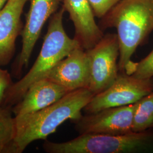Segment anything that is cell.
<instances>
[{
  "mask_svg": "<svg viewBox=\"0 0 153 153\" xmlns=\"http://www.w3.org/2000/svg\"><path fill=\"white\" fill-rule=\"evenodd\" d=\"M94 95L88 88L69 92L53 104L33 114L14 117L16 134L14 140L18 153L32 142L45 140L65 121L76 120Z\"/></svg>",
  "mask_w": 153,
  "mask_h": 153,
  "instance_id": "1",
  "label": "cell"
},
{
  "mask_svg": "<svg viewBox=\"0 0 153 153\" xmlns=\"http://www.w3.org/2000/svg\"><path fill=\"white\" fill-rule=\"evenodd\" d=\"M102 30L115 28L119 72H125L136 50L153 31V0H120L102 19Z\"/></svg>",
  "mask_w": 153,
  "mask_h": 153,
  "instance_id": "2",
  "label": "cell"
},
{
  "mask_svg": "<svg viewBox=\"0 0 153 153\" xmlns=\"http://www.w3.org/2000/svg\"><path fill=\"white\" fill-rule=\"evenodd\" d=\"M65 12L61 6L50 18L42 49L32 68L6 91L4 101L9 106L19 102L33 83L45 78L60 61L76 48L81 47L76 39L71 38L66 33L63 25Z\"/></svg>",
  "mask_w": 153,
  "mask_h": 153,
  "instance_id": "3",
  "label": "cell"
},
{
  "mask_svg": "<svg viewBox=\"0 0 153 153\" xmlns=\"http://www.w3.org/2000/svg\"><path fill=\"white\" fill-rule=\"evenodd\" d=\"M49 153H140L153 152V130L119 135L85 134L66 142L46 141Z\"/></svg>",
  "mask_w": 153,
  "mask_h": 153,
  "instance_id": "4",
  "label": "cell"
},
{
  "mask_svg": "<svg viewBox=\"0 0 153 153\" xmlns=\"http://www.w3.org/2000/svg\"><path fill=\"white\" fill-rule=\"evenodd\" d=\"M153 91V77L140 79L126 72H119L115 82L95 95L83 111L88 114L107 108L134 104Z\"/></svg>",
  "mask_w": 153,
  "mask_h": 153,
  "instance_id": "5",
  "label": "cell"
},
{
  "mask_svg": "<svg viewBox=\"0 0 153 153\" xmlns=\"http://www.w3.org/2000/svg\"><path fill=\"white\" fill-rule=\"evenodd\" d=\"M90 66L89 90L95 95L115 82L119 74L120 48L116 33L104 35L98 43L86 50Z\"/></svg>",
  "mask_w": 153,
  "mask_h": 153,
  "instance_id": "6",
  "label": "cell"
},
{
  "mask_svg": "<svg viewBox=\"0 0 153 153\" xmlns=\"http://www.w3.org/2000/svg\"><path fill=\"white\" fill-rule=\"evenodd\" d=\"M136 103L111 107L88 114L72 121L79 134H125L133 132Z\"/></svg>",
  "mask_w": 153,
  "mask_h": 153,
  "instance_id": "7",
  "label": "cell"
},
{
  "mask_svg": "<svg viewBox=\"0 0 153 153\" xmlns=\"http://www.w3.org/2000/svg\"><path fill=\"white\" fill-rule=\"evenodd\" d=\"M62 0H30V7L21 33L22 49L16 60L15 71L19 74L27 67L35 45L44 24L59 9Z\"/></svg>",
  "mask_w": 153,
  "mask_h": 153,
  "instance_id": "8",
  "label": "cell"
},
{
  "mask_svg": "<svg viewBox=\"0 0 153 153\" xmlns=\"http://www.w3.org/2000/svg\"><path fill=\"white\" fill-rule=\"evenodd\" d=\"M45 78L69 91L88 88L90 82V66L86 51L81 47L76 48L55 66Z\"/></svg>",
  "mask_w": 153,
  "mask_h": 153,
  "instance_id": "9",
  "label": "cell"
},
{
  "mask_svg": "<svg viewBox=\"0 0 153 153\" xmlns=\"http://www.w3.org/2000/svg\"><path fill=\"white\" fill-rule=\"evenodd\" d=\"M62 3L74 26V38L85 51L91 48L104 34L96 23L88 1L62 0Z\"/></svg>",
  "mask_w": 153,
  "mask_h": 153,
  "instance_id": "10",
  "label": "cell"
},
{
  "mask_svg": "<svg viewBox=\"0 0 153 153\" xmlns=\"http://www.w3.org/2000/svg\"><path fill=\"white\" fill-rule=\"evenodd\" d=\"M28 0H7L0 10V66L11 60L16 48V41L22 31V16Z\"/></svg>",
  "mask_w": 153,
  "mask_h": 153,
  "instance_id": "11",
  "label": "cell"
},
{
  "mask_svg": "<svg viewBox=\"0 0 153 153\" xmlns=\"http://www.w3.org/2000/svg\"><path fill=\"white\" fill-rule=\"evenodd\" d=\"M69 91L65 88L43 78L33 83L21 100L13 108L15 117L38 112L62 98Z\"/></svg>",
  "mask_w": 153,
  "mask_h": 153,
  "instance_id": "12",
  "label": "cell"
},
{
  "mask_svg": "<svg viewBox=\"0 0 153 153\" xmlns=\"http://www.w3.org/2000/svg\"><path fill=\"white\" fill-rule=\"evenodd\" d=\"M153 128V91L136 103L132 131H145Z\"/></svg>",
  "mask_w": 153,
  "mask_h": 153,
  "instance_id": "13",
  "label": "cell"
},
{
  "mask_svg": "<svg viewBox=\"0 0 153 153\" xmlns=\"http://www.w3.org/2000/svg\"><path fill=\"white\" fill-rule=\"evenodd\" d=\"M16 134L15 117L8 108L0 106V145H8L14 141Z\"/></svg>",
  "mask_w": 153,
  "mask_h": 153,
  "instance_id": "14",
  "label": "cell"
},
{
  "mask_svg": "<svg viewBox=\"0 0 153 153\" xmlns=\"http://www.w3.org/2000/svg\"><path fill=\"white\" fill-rule=\"evenodd\" d=\"M126 73L140 79H149L153 77V49L140 62L131 61L126 68Z\"/></svg>",
  "mask_w": 153,
  "mask_h": 153,
  "instance_id": "15",
  "label": "cell"
},
{
  "mask_svg": "<svg viewBox=\"0 0 153 153\" xmlns=\"http://www.w3.org/2000/svg\"><path fill=\"white\" fill-rule=\"evenodd\" d=\"M95 17L102 19L120 0H88Z\"/></svg>",
  "mask_w": 153,
  "mask_h": 153,
  "instance_id": "16",
  "label": "cell"
},
{
  "mask_svg": "<svg viewBox=\"0 0 153 153\" xmlns=\"http://www.w3.org/2000/svg\"><path fill=\"white\" fill-rule=\"evenodd\" d=\"M11 85L10 74L7 71L0 68V106L4 102L6 91Z\"/></svg>",
  "mask_w": 153,
  "mask_h": 153,
  "instance_id": "17",
  "label": "cell"
},
{
  "mask_svg": "<svg viewBox=\"0 0 153 153\" xmlns=\"http://www.w3.org/2000/svg\"><path fill=\"white\" fill-rule=\"evenodd\" d=\"M0 153H18L14 142L8 145H0Z\"/></svg>",
  "mask_w": 153,
  "mask_h": 153,
  "instance_id": "18",
  "label": "cell"
},
{
  "mask_svg": "<svg viewBox=\"0 0 153 153\" xmlns=\"http://www.w3.org/2000/svg\"><path fill=\"white\" fill-rule=\"evenodd\" d=\"M7 0H0V10L5 5Z\"/></svg>",
  "mask_w": 153,
  "mask_h": 153,
  "instance_id": "19",
  "label": "cell"
}]
</instances>
